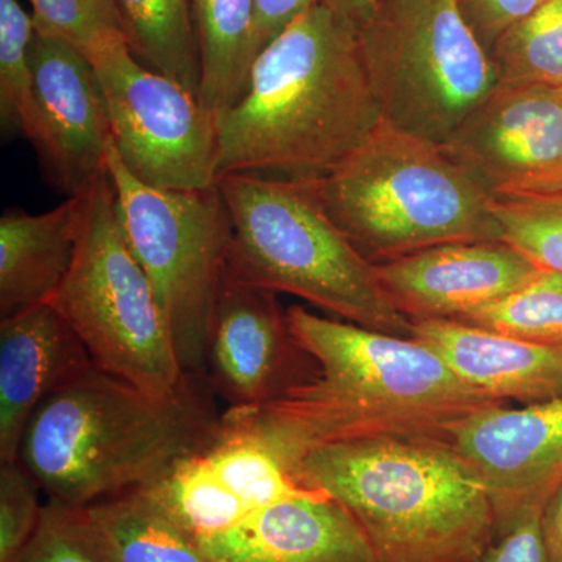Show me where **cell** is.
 Returning <instances> with one entry per match:
<instances>
[{
	"mask_svg": "<svg viewBox=\"0 0 562 562\" xmlns=\"http://www.w3.org/2000/svg\"><path fill=\"white\" fill-rule=\"evenodd\" d=\"M32 66L43 114L38 154L46 179L72 198L109 173V109L94 66L83 50L54 33L35 29Z\"/></svg>",
	"mask_w": 562,
	"mask_h": 562,
	"instance_id": "obj_14",
	"label": "cell"
},
{
	"mask_svg": "<svg viewBox=\"0 0 562 562\" xmlns=\"http://www.w3.org/2000/svg\"><path fill=\"white\" fill-rule=\"evenodd\" d=\"M292 475L341 503L379 562H483L495 539L490 495L449 441L330 443Z\"/></svg>",
	"mask_w": 562,
	"mask_h": 562,
	"instance_id": "obj_4",
	"label": "cell"
},
{
	"mask_svg": "<svg viewBox=\"0 0 562 562\" xmlns=\"http://www.w3.org/2000/svg\"><path fill=\"white\" fill-rule=\"evenodd\" d=\"M79 512L103 562H213L199 539L144 487Z\"/></svg>",
	"mask_w": 562,
	"mask_h": 562,
	"instance_id": "obj_20",
	"label": "cell"
},
{
	"mask_svg": "<svg viewBox=\"0 0 562 562\" xmlns=\"http://www.w3.org/2000/svg\"><path fill=\"white\" fill-rule=\"evenodd\" d=\"M449 442L490 495L495 536L542 513L562 484V401L492 406L453 428Z\"/></svg>",
	"mask_w": 562,
	"mask_h": 562,
	"instance_id": "obj_12",
	"label": "cell"
},
{
	"mask_svg": "<svg viewBox=\"0 0 562 562\" xmlns=\"http://www.w3.org/2000/svg\"><path fill=\"white\" fill-rule=\"evenodd\" d=\"M546 0H458L469 27L490 54L503 33L530 16Z\"/></svg>",
	"mask_w": 562,
	"mask_h": 562,
	"instance_id": "obj_32",
	"label": "cell"
},
{
	"mask_svg": "<svg viewBox=\"0 0 562 562\" xmlns=\"http://www.w3.org/2000/svg\"><path fill=\"white\" fill-rule=\"evenodd\" d=\"M128 47L147 68L201 99L202 61L190 0H116Z\"/></svg>",
	"mask_w": 562,
	"mask_h": 562,
	"instance_id": "obj_22",
	"label": "cell"
},
{
	"mask_svg": "<svg viewBox=\"0 0 562 562\" xmlns=\"http://www.w3.org/2000/svg\"><path fill=\"white\" fill-rule=\"evenodd\" d=\"M453 321L525 341L562 346V273L541 269L501 301Z\"/></svg>",
	"mask_w": 562,
	"mask_h": 562,
	"instance_id": "obj_27",
	"label": "cell"
},
{
	"mask_svg": "<svg viewBox=\"0 0 562 562\" xmlns=\"http://www.w3.org/2000/svg\"><path fill=\"white\" fill-rule=\"evenodd\" d=\"M254 60L317 0H254Z\"/></svg>",
	"mask_w": 562,
	"mask_h": 562,
	"instance_id": "obj_34",
	"label": "cell"
},
{
	"mask_svg": "<svg viewBox=\"0 0 562 562\" xmlns=\"http://www.w3.org/2000/svg\"><path fill=\"white\" fill-rule=\"evenodd\" d=\"M312 183L330 220L372 265L442 244L503 241L490 195L439 144L384 120L338 169Z\"/></svg>",
	"mask_w": 562,
	"mask_h": 562,
	"instance_id": "obj_6",
	"label": "cell"
},
{
	"mask_svg": "<svg viewBox=\"0 0 562 562\" xmlns=\"http://www.w3.org/2000/svg\"><path fill=\"white\" fill-rule=\"evenodd\" d=\"M541 524L550 562H562V484L543 508Z\"/></svg>",
	"mask_w": 562,
	"mask_h": 562,
	"instance_id": "obj_35",
	"label": "cell"
},
{
	"mask_svg": "<svg viewBox=\"0 0 562 562\" xmlns=\"http://www.w3.org/2000/svg\"><path fill=\"white\" fill-rule=\"evenodd\" d=\"M94 368L50 303L0 319V462L18 461L33 414L47 398Z\"/></svg>",
	"mask_w": 562,
	"mask_h": 562,
	"instance_id": "obj_16",
	"label": "cell"
},
{
	"mask_svg": "<svg viewBox=\"0 0 562 562\" xmlns=\"http://www.w3.org/2000/svg\"><path fill=\"white\" fill-rule=\"evenodd\" d=\"M439 146L492 201L562 199V90L498 83Z\"/></svg>",
	"mask_w": 562,
	"mask_h": 562,
	"instance_id": "obj_11",
	"label": "cell"
},
{
	"mask_svg": "<svg viewBox=\"0 0 562 562\" xmlns=\"http://www.w3.org/2000/svg\"><path fill=\"white\" fill-rule=\"evenodd\" d=\"M85 54L101 81L111 139L132 176L158 190L216 187L217 114L179 81L143 65L124 33Z\"/></svg>",
	"mask_w": 562,
	"mask_h": 562,
	"instance_id": "obj_10",
	"label": "cell"
},
{
	"mask_svg": "<svg viewBox=\"0 0 562 562\" xmlns=\"http://www.w3.org/2000/svg\"><path fill=\"white\" fill-rule=\"evenodd\" d=\"M502 239L539 269L562 273V199L492 201Z\"/></svg>",
	"mask_w": 562,
	"mask_h": 562,
	"instance_id": "obj_28",
	"label": "cell"
},
{
	"mask_svg": "<svg viewBox=\"0 0 562 562\" xmlns=\"http://www.w3.org/2000/svg\"><path fill=\"white\" fill-rule=\"evenodd\" d=\"M317 2L327 7L339 20L357 32L371 16L379 0H317Z\"/></svg>",
	"mask_w": 562,
	"mask_h": 562,
	"instance_id": "obj_36",
	"label": "cell"
},
{
	"mask_svg": "<svg viewBox=\"0 0 562 562\" xmlns=\"http://www.w3.org/2000/svg\"><path fill=\"white\" fill-rule=\"evenodd\" d=\"M427 344L473 390L524 405L562 401V346L525 341L453 319L412 322Z\"/></svg>",
	"mask_w": 562,
	"mask_h": 562,
	"instance_id": "obj_18",
	"label": "cell"
},
{
	"mask_svg": "<svg viewBox=\"0 0 562 562\" xmlns=\"http://www.w3.org/2000/svg\"><path fill=\"white\" fill-rule=\"evenodd\" d=\"M41 487L20 461L0 462V562H11L31 541L44 503Z\"/></svg>",
	"mask_w": 562,
	"mask_h": 562,
	"instance_id": "obj_30",
	"label": "cell"
},
{
	"mask_svg": "<svg viewBox=\"0 0 562 562\" xmlns=\"http://www.w3.org/2000/svg\"><path fill=\"white\" fill-rule=\"evenodd\" d=\"M539 271L505 241L442 244L375 265L384 294L412 322L458 319L519 290Z\"/></svg>",
	"mask_w": 562,
	"mask_h": 562,
	"instance_id": "obj_15",
	"label": "cell"
},
{
	"mask_svg": "<svg viewBox=\"0 0 562 562\" xmlns=\"http://www.w3.org/2000/svg\"><path fill=\"white\" fill-rule=\"evenodd\" d=\"M198 539L213 562H379L351 514L314 490Z\"/></svg>",
	"mask_w": 562,
	"mask_h": 562,
	"instance_id": "obj_17",
	"label": "cell"
},
{
	"mask_svg": "<svg viewBox=\"0 0 562 562\" xmlns=\"http://www.w3.org/2000/svg\"><path fill=\"white\" fill-rule=\"evenodd\" d=\"M199 379L160 397L94 368L33 414L18 461L69 508L150 486L216 436L222 414Z\"/></svg>",
	"mask_w": 562,
	"mask_h": 562,
	"instance_id": "obj_3",
	"label": "cell"
},
{
	"mask_svg": "<svg viewBox=\"0 0 562 562\" xmlns=\"http://www.w3.org/2000/svg\"><path fill=\"white\" fill-rule=\"evenodd\" d=\"M106 169L117 221L151 288L181 368L203 376L222 284L227 277L232 221L220 187L158 190L135 179L110 143Z\"/></svg>",
	"mask_w": 562,
	"mask_h": 562,
	"instance_id": "obj_9",
	"label": "cell"
},
{
	"mask_svg": "<svg viewBox=\"0 0 562 562\" xmlns=\"http://www.w3.org/2000/svg\"><path fill=\"white\" fill-rule=\"evenodd\" d=\"M232 221L227 276L387 335L413 338L412 321L384 294L366 260L324 210L312 181L260 173L217 180Z\"/></svg>",
	"mask_w": 562,
	"mask_h": 562,
	"instance_id": "obj_5",
	"label": "cell"
},
{
	"mask_svg": "<svg viewBox=\"0 0 562 562\" xmlns=\"http://www.w3.org/2000/svg\"><path fill=\"white\" fill-rule=\"evenodd\" d=\"M195 538L228 530L250 516L225 490L201 452L184 458L150 486L144 487Z\"/></svg>",
	"mask_w": 562,
	"mask_h": 562,
	"instance_id": "obj_25",
	"label": "cell"
},
{
	"mask_svg": "<svg viewBox=\"0 0 562 562\" xmlns=\"http://www.w3.org/2000/svg\"><path fill=\"white\" fill-rule=\"evenodd\" d=\"M292 336L317 362L316 375L279 401L228 408L292 469L330 443L373 439H439L473 414L506 405L462 382L427 344L351 322L286 310Z\"/></svg>",
	"mask_w": 562,
	"mask_h": 562,
	"instance_id": "obj_1",
	"label": "cell"
},
{
	"mask_svg": "<svg viewBox=\"0 0 562 562\" xmlns=\"http://www.w3.org/2000/svg\"><path fill=\"white\" fill-rule=\"evenodd\" d=\"M87 192L46 213L10 210L2 214L0 319L49 303L61 286L79 246Z\"/></svg>",
	"mask_w": 562,
	"mask_h": 562,
	"instance_id": "obj_19",
	"label": "cell"
},
{
	"mask_svg": "<svg viewBox=\"0 0 562 562\" xmlns=\"http://www.w3.org/2000/svg\"><path fill=\"white\" fill-rule=\"evenodd\" d=\"M542 513H528L495 536L483 562H550L542 535Z\"/></svg>",
	"mask_w": 562,
	"mask_h": 562,
	"instance_id": "obj_33",
	"label": "cell"
},
{
	"mask_svg": "<svg viewBox=\"0 0 562 562\" xmlns=\"http://www.w3.org/2000/svg\"><path fill=\"white\" fill-rule=\"evenodd\" d=\"M49 303L101 371L160 397L190 376L149 277L125 241L110 173L87 192L76 258Z\"/></svg>",
	"mask_w": 562,
	"mask_h": 562,
	"instance_id": "obj_7",
	"label": "cell"
},
{
	"mask_svg": "<svg viewBox=\"0 0 562 562\" xmlns=\"http://www.w3.org/2000/svg\"><path fill=\"white\" fill-rule=\"evenodd\" d=\"M382 120L357 32L317 2L257 55L241 99L217 114L220 173L321 180Z\"/></svg>",
	"mask_w": 562,
	"mask_h": 562,
	"instance_id": "obj_2",
	"label": "cell"
},
{
	"mask_svg": "<svg viewBox=\"0 0 562 562\" xmlns=\"http://www.w3.org/2000/svg\"><path fill=\"white\" fill-rule=\"evenodd\" d=\"M11 562H103L81 522L79 508L47 501L38 527Z\"/></svg>",
	"mask_w": 562,
	"mask_h": 562,
	"instance_id": "obj_31",
	"label": "cell"
},
{
	"mask_svg": "<svg viewBox=\"0 0 562 562\" xmlns=\"http://www.w3.org/2000/svg\"><path fill=\"white\" fill-rule=\"evenodd\" d=\"M498 83L562 90V0H546L490 52Z\"/></svg>",
	"mask_w": 562,
	"mask_h": 562,
	"instance_id": "obj_26",
	"label": "cell"
},
{
	"mask_svg": "<svg viewBox=\"0 0 562 562\" xmlns=\"http://www.w3.org/2000/svg\"><path fill=\"white\" fill-rule=\"evenodd\" d=\"M222 486L249 509V513L312 491L294 479L288 465L255 432L221 416L213 441L202 449Z\"/></svg>",
	"mask_w": 562,
	"mask_h": 562,
	"instance_id": "obj_23",
	"label": "cell"
},
{
	"mask_svg": "<svg viewBox=\"0 0 562 562\" xmlns=\"http://www.w3.org/2000/svg\"><path fill=\"white\" fill-rule=\"evenodd\" d=\"M357 38L383 120L430 143L449 138L498 85L458 0H379Z\"/></svg>",
	"mask_w": 562,
	"mask_h": 562,
	"instance_id": "obj_8",
	"label": "cell"
},
{
	"mask_svg": "<svg viewBox=\"0 0 562 562\" xmlns=\"http://www.w3.org/2000/svg\"><path fill=\"white\" fill-rule=\"evenodd\" d=\"M35 22L18 0H0V114L3 124L31 140H44L43 114L32 66Z\"/></svg>",
	"mask_w": 562,
	"mask_h": 562,
	"instance_id": "obj_24",
	"label": "cell"
},
{
	"mask_svg": "<svg viewBox=\"0 0 562 562\" xmlns=\"http://www.w3.org/2000/svg\"><path fill=\"white\" fill-rule=\"evenodd\" d=\"M31 3L35 29L54 33L83 52L109 36L124 33L116 0H31Z\"/></svg>",
	"mask_w": 562,
	"mask_h": 562,
	"instance_id": "obj_29",
	"label": "cell"
},
{
	"mask_svg": "<svg viewBox=\"0 0 562 562\" xmlns=\"http://www.w3.org/2000/svg\"><path fill=\"white\" fill-rule=\"evenodd\" d=\"M316 372L317 362L292 336L277 294L225 277L203 376L228 408L279 401Z\"/></svg>",
	"mask_w": 562,
	"mask_h": 562,
	"instance_id": "obj_13",
	"label": "cell"
},
{
	"mask_svg": "<svg viewBox=\"0 0 562 562\" xmlns=\"http://www.w3.org/2000/svg\"><path fill=\"white\" fill-rule=\"evenodd\" d=\"M201 47V101L221 114L241 99L254 63V0H190Z\"/></svg>",
	"mask_w": 562,
	"mask_h": 562,
	"instance_id": "obj_21",
	"label": "cell"
}]
</instances>
